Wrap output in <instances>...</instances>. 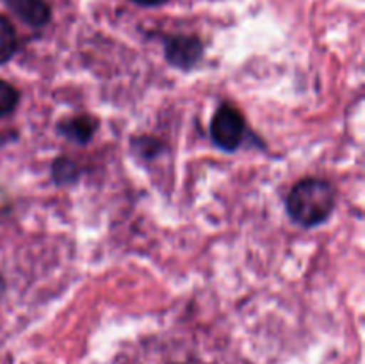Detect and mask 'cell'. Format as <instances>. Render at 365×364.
Segmentation results:
<instances>
[{"label":"cell","mask_w":365,"mask_h":364,"mask_svg":"<svg viewBox=\"0 0 365 364\" xmlns=\"http://www.w3.org/2000/svg\"><path fill=\"white\" fill-rule=\"evenodd\" d=\"M18 50V36L13 24L0 14V66L13 59Z\"/></svg>","instance_id":"cell-6"},{"label":"cell","mask_w":365,"mask_h":364,"mask_svg":"<svg viewBox=\"0 0 365 364\" xmlns=\"http://www.w3.org/2000/svg\"><path fill=\"white\" fill-rule=\"evenodd\" d=\"M246 134V120L241 111L232 103L217 107L210 121V139L217 148L235 152Z\"/></svg>","instance_id":"cell-2"},{"label":"cell","mask_w":365,"mask_h":364,"mask_svg":"<svg viewBox=\"0 0 365 364\" xmlns=\"http://www.w3.org/2000/svg\"><path fill=\"white\" fill-rule=\"evenodd\" d=\"M81 177V170L77 164L66 157H57L52 164V178L57 186L73 184Z\"/></svg>","instance_id":"cell-7"},{"label":"cell","mask_w":365,"mask_h":364,"mask_svg":"<svg viewBox=\"0 0 365 364\" xmlns=\"http://www.w3.org/2000/svg\"><path fill=\"white\" fill-rule=\"evenodd\" d=\"M337 202L335 188L324 178L309 177L296 182L287 196V214L296 225L317 227L331 216Z\"/></svg>","instance_id":"cell-1"},{"label":"cell","mask_w":365,"mask_h":364,"mask_svg":"<svg viewBox=\"0 0 365 364\" xmlns=\"http://www.w3.org/2000/svg\"><path fill=\"white\" fill-rule=\"evenodd\" d=\"M132 150H134L139 157H145V159H155L157 156H160V153L164 152V145L157 138L139 136V138L132 139Z\"/></svg>","instance_id":"cell-8"},{"label":"cell","mask_w":365,"mask_h":364,"mask_svg":"<svg viewBox=\"0 0 365 364\" xmlns=\"http://www.w3.org/2000/svg\"><path fill=\"white\" fill-rule=\"evenodd\" d=\"M20 102V91L9 82L0 79V118H6L16 109Z\"/></svg>","instance_id":"cell-9"},{"label":"cell","mask_w":365,"mask_h":364,"mask_svg":"<svg viewBox=\"0 0 365 364\" xmlns=\"http://www.w3.org/2000/svg\"><path fill=\"white\" fill-rule=\"evenodd\" d=\"M96 128H98V121L89 116V114L66 118V120L59 121V125H57V132L61 136H64L68 141L78 143V145H86V143L91 141Z\"/></svg>","instance_id":"cell-5"},{"label":"cell","mask_w":365,"mask_h":364,"mask_svg":"<svg viewBox=\"0 0 365 364\" xmlns=\"http://www.w3.org/2000/svg\"><path fill=\"white\" fill-rule=\"evenodd\" d=\"M4 291H6V282H4V277L0 275V298H2Z\"/></svg>","instance_id":"cell-11"},{"label":"cell","mask_w":365,"mask_h":364,"mask_svg":"<svg viewBox=\"0 0 365 364\" xmlns=\"http://www.w3.org/2000/svg\"><path fill=\"white\" fill-rule=\"evenodd\" d=\"M134 4H138V6H143V7H157V6H163V4H166L168 0H132Z\"/></svg>","instance_id":"cell-10"},{"label":"cell","mask_w":365,"mask_h":364,"mask_svg":"<svg viewBox=\"0 0 365 364\" xmlns=\"http://www.w3.org/2000/svg\"><path fill=\"white\" fill-rule=\"evenodd\" d=\"M164 57L178 70H192L203 57V43L196 36L177 34L166 39Z\"/></svg>","instance_id":"cell-3"},{"label":"cell","mask_w":365,"mask_h":364,"mask_svg":"<svg viewBox=\"0 0 365 364\" xmlns=\"http://www.w3.org/2000/svg\"><path fill=\"white\" fill-rule=\"evenodd\" d=\"M6 6L31 27H43L50 21V6L45 0H4Z\"/></svg>","instance_id":"cell-4"}]
</instances>
